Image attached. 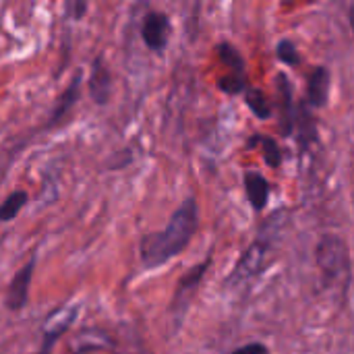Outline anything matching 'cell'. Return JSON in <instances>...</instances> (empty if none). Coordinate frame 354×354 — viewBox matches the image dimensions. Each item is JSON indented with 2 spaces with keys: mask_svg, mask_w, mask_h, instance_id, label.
Instances as JSON below:
<instances>
[{
  "mask_svg": "<svg viewBox=\"0 0 354 354\" xmlns=\"http://www.w3.org/2000/svg\"><path fill=\"white\" fill-rule=\"evenodd\" d=\"M199 226V205L195 197H187L170 216L166 228L143 234L139 243V257L145 268L156 270L180 255L193 241Z\"/></svg>",
  "mask_w": 354,
  "mask_h": 354,
  "instance_id": "6da1fadb",
  "label": "cell"
},
{
  "mask_svg": "<svg viewBox=\"0 0 354 354\" xmlns=\"http://www.w3.org/2000/svg\"><path fill=\"white\" fill-rule=\"evenodd\" d=\"M315 263L328 286L346 292L351 284V255L342 236L322 234L315 245Z\"/></svg>",
  "mask_w": 354,
  "mask_h": 354,
  "instance_id": "7a4b0ae2",
  "label": "cell"
},
{
  "mask_svg": "<svg viewBox=\"0 0 354 354\" xmlns=\"http://www.w3.org/2000/svg\"><path fill=\"white\" fill-rule=\"evenodd\" d=\"M263 234H259L241 255V259L236 261L234 270L230 272V276L226 278L228 286H243L249 284L251 280H255L257 276H261V272L266 270V263L270 259L272 253V234H266V228L261 230Z\"/></svg>",
  "mask_w": 354,
  "mask_h": 354,
  "instance_id": "3957f363",
  "label": "cell"
},
{
  "mask_svg": "<svg viewBox=\"0 0 354 354\" xmlns=\"http://www.w3.org/2000/svg\"><path fill=\"white\" fill-rule=\"evenodd\" d=\"M216 52H218V58L222 60V64L228 68V73L224 77H220V81H218L220 91H224L226 95L245 93L251 85H249V77H247V62H245L243 54L239 52V48L228 41H220L216 46Z\"/></svg>",
  "mask_w": 354,
  "mask_h": 354,
  "instance_id": "277c9868",
  "label": "cell"
},
{
  "mask_svg": "<svg viewBox=\"0 0 354 354\" xmlns=\"http://www.w3.org/2000/svg\"><path fill=\"white\" fill-rule=\"evenodd\" d=\"M79 305H60L54 311L48 313L44 326H41V346L35 354H50L54 344L71 330V326L77 322Z\"/></svg>",
  "mask_w": 354,
  "mask_h": 354,
  "instance_id": "5b68a950",
  "label": "cell"
},
{
  "mask_svg": "<svg viewBox=\"0 0 354 354\" xmlns=\"http://www.w3.org/2000/svg\"><path fill=\"white\" fill-rule=\"evenodd\" d=\"M170 33H172V21L170 15L164 10H149L143 21H141V39L143 44L158 56L164 54V50L168 48L170 41Z\"/></svg>",
  "mask_w": 354,
  "mask_h": 354,
  "instance_id": "8992f818",
  "label": "cell"
},
{
  "mask_svg": "<svg viewBox=\"0 0 354 354\" xmlns=\"http://www.w3.org/2000/svg\"><path fill=\"white\" fill-rule=\"evenodd\" d=\"M33 272H35V257H31L8 282L6 286V295H4V305L10 311H21L27 303H29V288H31V280H33Z\"/></svg>",
  "mask_w": 354,
  "mask_h": 354,
  "instance_id": "52a82bcc",
  "label": "cell"
},
{
  "mask_svg": "<svg viewBox=\"0 0 354 354\" xmlns=\"http://www.w3.org/2000/svg\"><path fill=\"white\" fill-rule=\"evenodd\" d=\"M276 89H278V110H280V131L284 137H290L295 133L297 124V104L292 93V83L288 75L278 73L276 77Z\"/></svg>",
  "mask_w": 354,
  "mask_h": 354,
  "instance_id": "ba28073f",
  "label": "cell"
},
{
  "mask_svg": "<svg viewBox=\"0 0 354 354\" xmlns=\"http://www.w3.org/2000/svg\"><path fill=\"white\" fill-rule=\"evenodd\" d=\"M87 91L89 97L97 106H106L112 95V73L104 60V56H95L91 62V73L87 79Z\"/></svg>",
  "mask_w": 354,
  "mask_h": 354,
  "instance_id": "9c48e42d",
  "label": "cell"
},
{
  "mask_svg": "<svg viewBox=\"0 0 354 354\" xmlns=\"http://www.w3.org/2000/svg\"><path fill=\"white\" fill-rule=\"evenodd\" d=\"M81 81H83V71H75V75L71 77L66 89L60 93V97L56 100L50 118H48V127H56L60 122H64V118L68 116V112L73 110V106L79 100V91H81Z\"/></svg>",
  "mask_w": 354,
  "mask_h": 354,
  "instance_id": "30bf717a",
  "label": "cell"
},
{
  "mask_svg": "<svg viewBox=\"0 0 354 354\" xmlns=\"http://www.w3.org/2000/svg\"><path fill=\"white\" fill-rule=\"evenodd\" d=\"M207 268H209V259H205V261L193 266V268L178 280V286H176V292H174V301H172V309L178 307V311H176L178 315L185 313V305L189 303V297L195 292V288H197V286L201 284V280L205 278Z\"/></svg>",
  "mask_w": 354,
  "mask_h": 354,
  "instance_id": "8fae6325",
  "label": "cell"
},
{
  "mask_svg": "<svg viewBox=\"0 0 354 354\" xmlns=\"http://www.w3.org/2000/svg\"><path fill=\"white\" fill-rule=\"evenodd\" d=\"M243 185H245V193H247V199H249L251 207L255 212H263L268 207V201H270V195H272L270 180L257 170H247L243 174Z\"/></svg>",
  "mask_w": 354,
  "mask_h": 354,
  "instance_id": "7c38bea8",
  "label": "cell"
},
{
  "mask_svg": "<svg viewBox=\"0 0 354 354\" xmlns=\"http://www.w3.org/2000/svg\"><path fill=\"white\" fill-rule=\"evenodd\" d=\"M330 71L328 66H315L309 75V83H307V104L311 108H324L328 104L330 97Z\"/></svg>",
  "mask_w": 354,
  "mask_h": 354,
  "instance_id": "4fadbf2b",
  "label": "cell"
},
{
  "mask_svg": "<svg viewBox=\"0 0 354 354\" xmlns=\"http://www.w3.org/2000/svg\"><path fill=\"white\" fill-rule=\"evenodd\" d=\"M295 127L299 129L297 139H299L301 147L309 149L317 141V122L311 114V106L307 104V100L297 104V124Z\"/></svg>",
  "mask_w": 354,
  "mask_h": 354,
  "instance_id": "5bb4252c",
  "label": "cell"
},
{
  "mask_svg": "<svg viewBox=\"0 0 354 354\" xmlns=\"http://www.w3.org/2000/svg\"><path fill=\"white\" fill-rule=\"evenodd\" d=\"M247 147H249V149L259 147V149H261V156H263V160H266V164H268L270 168H278V166L282 164V149H280L278 141L272 139V137H268V135H261V133L253 135V137L247 141Z\"/></svg>",
  "mask_w": 354,
  "mask_h": 354,
  "instance_id": "9a60e30c",
  "label": "cell"
},
{
  "mask_svg": "<svg viewBox=\"0 0 354 354\" xmlns=\"http://www.w3.org/2000/svg\"><path fill=\"white\" fill-rule=\"evenodd\" d=\"M110 338L104 332L97 330H85L81 336L75 338V342L71 344V354H87L89 351H102L106 346H110Z\"/></svg>",
  "mask_w": 354,
  "mask_h": 354,
  "instance_id": "2e32d148",
  "label": "cell"
},
{
  "mask_svg": "<svg viewBox=\"0 0 354 354\" xmlns=\"http://www.w3.org/2000/svg\"><path fill=\"white\" fill-rule=\"evenodd\" d=\"M245 104L247 108L259 118V120H270L274 116V108L272 102L268 100V95L259 89V87H249L245 91Z\"/></svg>",
  "mask_w": 354,
  "mask_h": 354,
  "instance_id": "e0dca14e",
  "label": "cell"
},
{
  "mask_svg": "<svg viewBox=\"0 0 354 354\" xmlns=\"http://www.w3.org/2000/svg\"><path fill=\"white\" fill-rule=\"evenodd\" d=\"M27 201H29V195H27V191H21V189L19 191H12L10 195H6V199L0 205V220L2 222L15 220L21 214V209L25 207Z\"/></svg>",
  "mask_w": 354,
  "mask_h": 354,
  "instance_id": "ac0fdd59",
  "label": "cell"
},
{
  "mask_svg": "<svg viewBox=\"0 0 354 354\" xmlns=\"http://www.w3.org/2000/svg\"><path fill=\"white\" fill-rule=\"evenodd\" d=\"M276 56H278L280 62H284V64H288V66H297V64L301 62L299 50H297L295 41L288 39V37H284V39L278 41V46H276Z\"/></svg>",
  "mask_w": 354,
  "mask_h": 354,
  "instance_id": "d6986e66",
  "label": "cell"
},
{
  "mask_svg": "<svg viewBox=\"0 0 354 354\" xmlns=\"http://www.w3.org/2000/svg\"><path fill=\"white\" fill-rule=\"evenodd\" d=\"M66 12L73 21H81L87 12V2H81V0H71L66 4Z\"/></svg>",
  "mask_w": 354,
  "mask_h": 354,
  "instance_id": "ffe728a7",
  "label": "cell"
},
{
  "mask_svg": "<svg viewBox=\"0 0 354 354\" xmlns=\"http://www.w3.org/2000/svg\"><path fill=\"white\" fill-rule=\"evenodd\" d=\"M230 354H270V351H268V346L261 344V342H249V344L239 346L234 353Z\"/></svg>",
  "mask_w": 354,
  "mask_h": 354,
  "instance_id": "44dd1931",
  "label": "cell"
},
{
  "mask_svg": "<svg viewBox=\"0 0 354 354\" xmlns=\"http://www.w3.org/2000/svg\"><path fill=\"white\" fill-rule=\"evenodd\" d=\"M348 25H351V29H353L354 33V2L348 6Z\"/></svg>",
  "mask_w": 354,
  "mask_h": 354,
  "instance_id": "7402d4cb",
  "label": "cell"
}]
</instances>
